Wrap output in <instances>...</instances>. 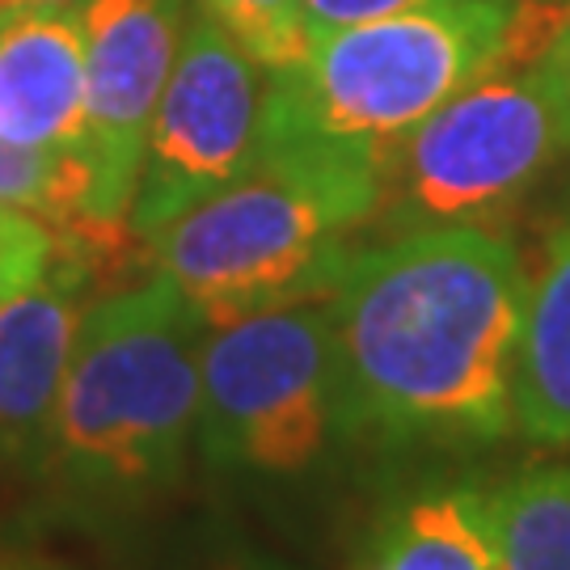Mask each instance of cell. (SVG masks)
<instances>
[{
	"label": "cell",
	"instance_id": "8",
	"mask_svg": "<svg viewBox=\"0 0 570 570\" xmlns=\"http://www.w3.org/2000/svg\"><path fill=\"white\" fill-rule=\"evenodd\" d=\"M89 228L72 233L94 254L131 237L127 216L140 183L144 144L174 60L183 51L190 0H81Z\"/></svg>",
	"mask_w": 570,
	"mask_h": 570
},
{
	"label": "cell",
	"instance_id": "6",
	"mask_svg": "<svg viewBox=\"0 0 570 570\" xmlns=\"http://www.w3.org/2000/svg\"><path fill=\"white\" fill-rule=\"evenodd\" d=\"M562 153H570V127L541 60L494 68L389 153L381 207L402 233L482 225L515 204Z\"/></svg>",
	"mask_w": 570,
	"mask_h": 570
},
{
	"label": "cell",
	"instance_id": "1",
	"mask_svg": "<svg viewBox=\"0 0 570 570\" xmlns=\"http://www.w3.org/2000/svg\"><path fill=\"white\" fill-rule=\"evenodd\" d=\"M326 301L343 444L469 449L515 428L529 271L508 237L482 225L414 228L355 249Z\"/></svg>",
	"mask_w": 570,
	"mask_h": 570
},
{
	"label": "cell",
	"instance_id": "3",
	"mask_svg": "<svg viewBox=\"0 0 570 570\" xmlns=\"http://www.w3.org/2000/svg\"><path fill=\"white\" fill-rule=\"evenodd\" d=\"M520 0H431L343 26L266 77L258 148H301L367 169L461 89L511 60Z\"/></svg>",
	"mask_w": 570,
	"mask_h": 570
},
{
	"label": "cell",
	"instance_id": "2",
	"mask_svg": "<svg viewBox=\"0 0 570 570\" xmlns=\"http://www.w3.org/2000/svg\"><path fill=\"white\" fill-rule=\"evenodd\" d=\"M207 317L174 279L85 308L42 473L85 508H144L183 482L199 440Z\"/></svg>",
	"mask_w": 570,
	"mask_h": 570
},
{
	"label": "cell",
	"instance_id": "18",
	"mask_svg": "<svg viewBox=\"0 0 570 570\" xmlns=\"http://www.w3.org/2000/svg\"><path fill=\"white\" fill-rule=\"evenodd\" d=\"M541 68H546V77H550L553 94H558V106H562L567 127H570V13H567V21H562V30H558V39H553V47L541 56Z\"/></svg>",
	"mask_w": 570,
	"mask_h": 570
},
{
	"label": "cell",
	"instance_id": "15",
	"mask_svg": "<svg viewBox=\"0 0 570 570\" xmlns=\"http://www.w3.org/2000/svg\"><path fill=\"white\" fill-rule=\"evenodd\" d=\"M195 9L266 72H287L313 51L305 0H195Z\"/></svg>",
	"mask_w": 570,
	"mask_h": 570
},
{
	"label": "cell",
	"instance_id": "4",
	"mask_svg": "<svg viewBox=\"0 0 570 570\" xmlns=\"http://www.w3.org/2000/svg\"><path fill=\"white\" fill-rule=\"evenodd\" d=\"M376 212V169L258 148L233 183L186 207L153 245L165 279L183 287L207 326H225L258 308L326 296L355 254L346 237Z\"/></svg>",
	"mask_w": 570,
	"mask_h": 570
},
{
	"label": "cell",
	"instance_id": "12",
	"mask_svg": "<svg viewBox=\"0 0 570 570\" xmlns=\"http://www.w3.org/2000/svg\"><path fill=\"white\" fill-rule=\"evenodd\" d=\"M364 570H494L482 490L440 487L402 499L376 529Z\"/></svg>",
	"mask_w": 570,
	"mask_h": 570
},
{
	"label": "cell",
	"instance_id": "16",
	"mask_svg": "<svg viewBox=\"0 0 570 570\" xmlns=\"http://www.w3.org/2000/svg\"><path fill=\"white\" fill-rule=\"evenodd\" d=\"M60 254V233L18 207H0V305L35 287Z\"/></svg>",
	"mask_w": 570,
	"mask_h": 570
},
{
	"label": "cell",
	"instance_id": "14",
	"mask_svg": "<svg viewBox=\"0 0 570 570\" xmlns=\"http://www.w3.org/2000/svg\"><path fill=\"white\" fill-rule=\"evenodd\" d=\"M89 190L94 178L81 148L51 153V148H21L0 140V207L30 212L56 233H85Z\"/></svg>",
	"mask_w": 570,
	"mask_h": 570
},
{
	"label": "cell",
	"instance_id": "5",
	"mask_svg": "<svg viewBox=\"0 0 570 570\" xmlns=\"http://www.w3.org/2000/svg\"><path fill=\"white\" fill-rule=\"evenodd\" d=\"M338 440L330 301L308 296L207 330L199 452L220 473L301 478Z\"/></svg>",
	"mask_w": 570,
	"mask_h": 570
},
{
	"label": "cell",
	"instance_id": "20",
	"mask_svg": "<svg viewBox=\"0 0 570 570\" xmlns=\"http://www.w3.org/2000/svg\"><path fill=\"white\" fill-rule=\"evenodd\" d=\"M18 9H81V0H0V13Z\"/></svg>",
	"mask_w": 570,
	"mask_h": 570
},
{
	"label": "cell",
	"instance_id": "7",
	"mask_svg": "<svg viewBox=\"0 0 570 570\" xmlns=\"http://www.w3.org/2000/svg\"><path fill=\"white\" fill-rule=\"evenodd\" d=\"M266 68L245 56L216 21L190 9L148 144L127 228L153 242L186 207L216 195L258 157Z\"/></svg>",
	"mask_w": 570,
	"mask_h": 570
},
{
	"label": "cell",
	"instance_id": "13",
	"mask_svg": "<svg viewBox=\"0 0 570 570\" xmlns=\"http://www.w3.org/2000/svg\"><path fill=\"white\" fill-rule=\"evenodd\" d=\"M494 570H570V465H532L482 494Z\"/></svg>",
	"mask_w": 570,
	"mask_h": 570
},
{
	"label": "cell",
	"instance_id": "19",
	"mask_svg": "<svg viewBox=\"0 0 570 570\" xmlns=\"http://www.w3.org/2000/svg\"><path fill=\"white\" fill-rule=\"evenodd\" d=\"M195 570H284V567H275L266 558H254V553H237V558H220V562H207V567H195Z\"/></svg>",
	"mask_w": 570,
	"mask_h": 570
},
{
	"label": "cell",
	"instance_id": "10",
	"mask_svg": "<svg viewBox=\"0 0 570 570\" xmlns=\"http://www.w3.org/2000/svg\"><path fill=\"white\" fill-rule=\"evenodd\" d=\"M85 131V30L77 9L0 13V140L68 153Z\"/></svg>",
	"mask_w": 570,
	"mask_h": 570
},
{
	"label": "cell",
	"instance_id": "9",
	"mask_svg": "<svg viewBox=\"0 0 570 570\" xmlns=\"http://www.w3.org/2000/svg\"><path fill=\"white\" fill-rule=\"evenodd\" d=\"M94 249L60 233V254L35 287L0 305V461L39 465L63 372L85 317Z\"/></svg>",
	"mask_w": 570,
	"mask_h": 570
},
{
	"label": "cell",
	"instance_id": "11",
	"mask_svg": "<svg viewBox=\"0 0 570 570\" xmlns=\"http://www.w3.org/2000/svg\"><path fill=\"white\" fill-rule=\"evenodd\" d=\"M515 428L537 444L570 449V220L558 225L546 263L529 279L515 355Z\"/></svg>",
	"mask_w": 570,
	"mask_h": 570
},
{
	"label": "cell",
	"instance_id": "17",
	"mask_svg": "<svg viewBox=\"0 0 570 570\" xmlns=\"http://www.w3.org/2000/svg\"><path fill=\"white\" fill-rule=\"evenodd\" d=\"M431 0H305L308 26H313V42L322 35H334L343 26H360V21L393 18V13H406Z\"/></svg>",
	"mask_w": 570,
	"mask_h": 570
}]
</instances>
